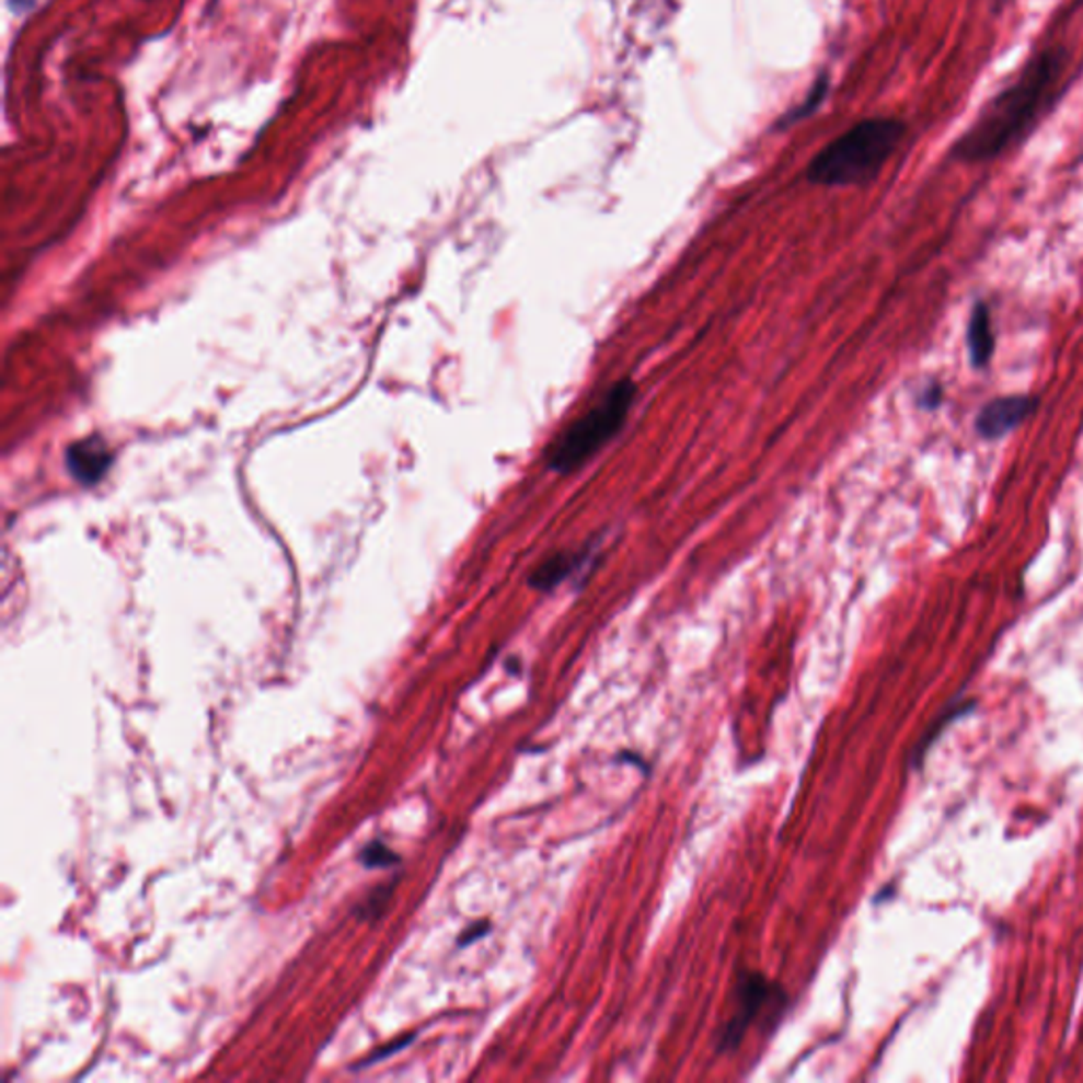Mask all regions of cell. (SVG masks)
<instances>
[{"label": "cell", "instance_id": "1", "mask_svg": "<svg viewBox=\"0 0 1083 1083\" xmlns=\"http://www.w3.org/2000/svg\"><path fill=\"white\" fill-rule=\"evenodd\" d=\"M1067 66L1062 47H1046L1030 56L1016 79L992 95L950 149L963 163H984L1021 145L1050 111Z\"/></svg>", "mask_w": 1083, "mask_h": 1083}, {"label": "cell", "instance_id": "2", "mask_svg": "<svg viewBox=\"0 0 1083 1083\" xmlns=\"http://www.w3.org/2000/svg\"><path fill=\"white\" fill-rule=\"evenodd\" d=\"M906 124L898 117H872L840 134L806 168V181L819 186L872 183L898 151Z\"/></svg>", "mask_w": 1083, "mask_h": 1083}, {"label": "cell", "instance_id": "3", "mask_svg": "<svg viewBox=\"0 0 1083 1083\" xmlns=\"http://www.w3.org/2000/svg\"><path fill=\"white\" fill-rule=\"evenodd\" d=\"M640 388L631 377L617 381L608 392L572 422L546 447L544 458L549 470L557 474H572L590 462L606 445H610L624 428L633 404L637 403Z\"/></svg>", "mask_w": 1083, "mask_h": 1083}, {"label": "cell", "instance_id": "4", "mask_svg": "<svg viewBox=\"0 0 1083 1083\" xmlns=\"http://www.w3.org/2000/svg\"><path fill=\"white\" fill-rule=\"evenodd\" d=\"M779 999H785V994L767 976L758 971H741L737 980V1012L722 1026L715 1050L719 1053L737 1052L744 1044L749 1026L764 1012L769 1003Z\"/></svg>", "mask_w": 1083, "mask_h": 1083}, {"label": "cell", "instance_id": "5", "mask_svg": "<svg viewBox=\"0 0 1083 1083\" xmlns=\"http://www.w3.org/2000/svg\"><path fill=\"white\" fill-rule=\"evenodd\" d=\"M1035 408H1037V399L1033 396L994 399L987 406H982L976 419V430L987 440H999L1014 433L1035 413Z\"/></svg>", "mask_w": 1083, "mask_h": 1083}, {"label": "cell", "instance_id": "6", "mask_svg": "<svg viewBox=\"0 0 1083 1083\" xmlns=\"http://www.w3.org/2000/svg\"><path fill=\"white\" fill-rule=\"evenodd\" d=\"M590 563V553H555L544 558L527 578V585L540 592H551L569 580L574 574L585 572Z\"/></svg>", "mask_w": 1083, "mask_h": 1083}, {"label": "cell", "instance_id": "7", "mask_svg": "<svg viewBox=\"0 0 1083 1083\" xmlns=\"http://www.w3.org/2000/svg\"><path fill=\"white\" fill-rule=\"evenodd\" d=\"M967 347L969 360L976 369H984L991 362L994 354V335H992L991 311L987 303H976L969 324H967Z\"/></svg>", "mask_w": 1083, "mask_h": 1083}, {"label": "cell", "instance_id": "8", "mask_svg": "<svg viewBox=\"0 0 1083 1083\" xmlns=\"http://www.w3.org/2000/svg\"><path fill=\"white\" fill-rule=\"evenodd\" d=\"M68 462H70V470L74 472L77 479L85 481V483H92V481H97L104 470L108 468V451L102 442L97 440H88V442H81V445H74L68 453Z\"/></svg>", "mask_w": 1083, "mask_h": 1083}, {"label": "cell", "instance_id": "9", "mask_svg": "<svg viewBox=\"0 0 1083 1083\" xmlns=\"http://www.w3.org/2000/svg\"><path fill=\"white\" fill-rule=\"evenodd\" d=\"M973 707H976V701H963V703H957V705H953V707H948L946 712L942 713V715H940V717H937V719L929 726L925 737H923V739L919 741V745H917V753H914V758H912V764H917V767H919V764L923 762V758H925L929 747L935 744V739H937V737H940V735H942V733H944V730H946V728H948L955 719H959L963 715L973 712Z\"/></svg>", "mask_w": 1083, "mask_h": 1083}, {"label": "cell", "instance_id": "10", "mask_svg": "<svg viewBox=\"0 0 1083 1083\" xmlns=\"http://www.w3.org/2000/svg\"><path fill=\"white\" fill-rule=\"evenodd\" d=\"M360 864L365 867H388L399 864V855L381 842H371L360 853Z\"/></svg>", "mask_w": 1083, "mask_h": 1083}, {"label": "cell", "instance_id": "11", "mask_svg": "<svg viewBox=\"0 0 1083 1083\" xmlns=\"http://www.w3.org/2000/svg\"><path fill=\"white\" fill-rule=\"evenodd\" d=\"M413 1039H415V1035H408V1037H401V1039H396V1041H394V1044H390V1046H383V1048H381V1052L371 1053V1056H369V1058H367V1060H365L358 1069H365V1067H369V1064L377 1062V1060H383V1058H388V1056H392V1053L401 1052V1050L406 1048Z\"/></svg>", "mask_w": 1083, "mask_h": 1083}, {"label": "cell", "instance_id": "12", "mask_svg": "<svg viewBox=\"0 0 1083 1083\" xmlns=\"http://www.w3.org/2000/svg\"><path fill=\"white\" fill-rule=\"evenodd\" d=\"M942 399H944V390H942V385L931 381L929 385H925V390L919 394V404H921V408L933 411V408H937V406L942 404Z\"/></svg>", "mask_w": 1083, "mask_h": 1083}, {"label": "cell", "instance_id": "13", "mask_svg": "<svg viewBox=\"0 0 1083 1083\" xmlns=\"http://www.w3.org/2000/svg\"><path fill=\"white\" fill-rule=\"evenodd\" d=\"M487 931H489V923H487V921H481V923H476V925L465 929L464 935L460 937V946H468V944H472L474 940H479V937L487 935Z\"/></svg>", "mask_w": 1083, "mask_h": 1083}, {"label": "cell", "instance_id": "14", "mask_svg": "<svg viewBox=\"0 0 1083 1083\" xmlns=\"http://www.w3.org/2000/svg\"><path fill=\"white\" fill-rule=\"evenodd\" d=\"M1007 4H1012V0H992V7L994 11H1003Z\"/></svg>", "mask_w": 1083, "mask_h": 1083}]
</instances>
